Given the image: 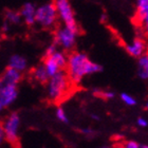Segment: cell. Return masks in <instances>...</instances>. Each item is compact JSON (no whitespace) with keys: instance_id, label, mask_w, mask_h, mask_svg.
Returning a JSON list of instances; mask_svg holds the SVG:
<instances>
[{"instance_id":"cell-1","label":"cell","mask_w":148,"mask_h":148,"mask_svg":"<svg viewBox=\"0 0 148 148\" xmlns=\"http://www.w3.org/2000/svg\"><path fill=\"white\" fill-rule=\"evenodd\" d=\"M67 72L72 84H79L84 77L88 75L99 73L103 70V67L97 62L90 59L86 53L75 51L68 56Z\"/></svg>"},{"instance_id":"cell-2","label":"cell","mask_w":148,"mask_h":148,"mask_svg":"<svg viewBox=\"0 0 148 148\" xmlns=\"http://www.w3.org/2000/svg\"><path fill=\"white\" fill-rule=\"evenodd\" d=\"M72 82L69 78L68 74L62 71L58 74L52 76L47 83V97L51 102H59L68 95L71 90Z\"/></svg>"},{"instance_id":"cell-3","label":"cell","mask_w":148,"mask_h":148,"mask_svg":"<svg viewBox=\"0 0 148 148\" xmlns=\"http://www.w3.org/2000/svg\"><path fill=\"white\" fill-rule=\"evenodd\" d=\"M58 13L55 3L47 2L37 6L36 23L41 28L51 29L56 25L58 20Z\"/></svg>"},{"instance_id":"cell-4","label":"cell","mask_w":148,"mask_h":148,"mask_svg":"<svg viewBox=\"0 0 148 148\" xmlns=\"http://www.w3.org/2000/svg\"><path fill=\"white\" fill-rule=\"evenodd\" d=\"M68 56L69 55H66L64 51L58 50L53 55L49 56V57H45L42 64L49 74L50 78L56 74H58L59 72H62L65 68H67Z\"/></svg>"},{"instance_id":"cell-5","label":"cell","mask_w":148,"mask_h":148,"mask_svg":"<svg viewBox=\"0 0 148 148\" xmlns=\"http://www.w3.org/2000/svg\"><path fill=\"white\" fill-rule=\"evenodd\" d=\"M20 124H21L20 115L17 112H13L4 119L1 129H2L3 133H4V138L8 142L16 143L18 141Z\"/></svg>"},{"instance_id":"cell-6","label":"cell","mask_w":148,"mask_h":148,"mask_svg":"<svg viewBox=\"0 0 148 148\" xmlns=\"http://www.w3.org/2000/svg\"><path fill=\"white\" fill-rule=\"evenodd\" d=\"M78 30L62 25L59 29H57L55 32V43L58 47H60L62 50H72L76 43V38L78 35Z\"/></svg>"},{"instance_id":"cell-7","label":"cell","mask_w":148,"mask_h":148,"mask_svg":"<svg viewBox=\"0 0 148 148\" xmlns=\"http://www.w3.org/2000/svg\"><path fill=\"white\" fill-rule=\"evenodd\" d=\"M54 3H55L56 9H57L58 18L62 20L64 25L79 31L78 25H77L76 19H75L73 8H72L70 1H68V0H57Z\"/></svg>"},{"instance_id":"cell-8","label":"cell","mask_w":148,"mask_h":148,"mask_svg":"<svg viewBox=\"0 0 148 148\" xmlns=\"http://www.w3.org/2000/svg\"><path fill=\"white\" fill-rule=\"evenodd\" d=\"M134 19L148 38V0H138L136 4Z\"/></svg>"},{"instance_id":"cell-9","label":"cell","mask_w":148,"mask_h":148,"mask_svg":"<svg viewBox=\"0 0 148 148\" xmlns=\"http://www.w3.org/2000/svg\"><path fill=\"white\" fill-rule=\"evenodd\" d=\"M18 96L17 86H9L1 85L0 86V109L8 108L15 102Z\"/></svg>"},{"instance_id":"cell-10","label":"cell","mask_w":148,"mask_h":148,"mask_svg":"<svg viewBox=\"0 0 148 148\" xmlns=\"http://www.w3.org/2000/svg\"><path fill=\"white\" fill-rule=\"evenodd\" d=\"M127 53L130 56H132L134 58H140L141 56L146 54V50H147V43L142 37H136L130 42L126 43L125 46Z\"/></svg>"},{"instance_id":"cell-11","label":"cell","mask_w":148,"mask_h":148,"mask_svg":"<svg viewBox=\"0 0 148 148\" xmlns=\"http://www.w3.org/2000/svg\"><path fill=\"white\" fill-rule=\"evenodd\" d=\"M36 11L37 6L32 2H25L22 4L20 9V15L22 17V20L25 25H33L36 23Z\"/></svg>"},{"instance_id":"cell-12","label":"cell","mask_w":148,"mask_h":148,"mask_svg":"<svg viewBox=\"0 0 148 148\" xmlns=\"http://www.w3.org/2000/svg\"><path fill=\"white\" fill-rule=\"evenodd\" d=\"M21 72L17 71L15 69L9 68L6 69L1 74V85H9V86H17L19 82L21 80Z\"/></svg>"},{"instance_id":"cell-13","label":"cell","mask_w":148,"mask_h":148,"mask_svg":"<svg viewBox=\"0 0 148 148\" xmlns=\"http://www.w3.org/2000/svg\"><path fill=\"white\" fill-rule=\"evenodd\" d=\"M8 67L15 69L19 72H22L28 68V60L25 56L20 55V54H17V53L12 54L10 56L9 62H8Z\"/></svg>"},{"instance_id":"cell-14","label":"cell","mask_w":148,"mask_h":148,"mask_svg":"<svg viewBox=\"0 0 148 148\" xmlns=\"http://www.w3.org/2000/svg\"><path fill=\"white\" fill-rule=\"evenodd\" d=\"M136 75L143 80H148V52L138 58L136 62Z\"/></svg>"},{"instance_id":"cell-15","label":"cell","mask_w":148,"mask_h":148,"mask_svg":"<svg viewBox=\"0 0 148 148\" xmlns=\"http://www.w3.org/2000/svg\"><path fill=\"white\" fill-rule=\"evenodd\" d=\"M32 77H33L34 80H36L37 83H40V84H47L50 79L49 74L47 72L43 64H40V65L36 66V67L33 69V71H32Z\"/></svg>"},{"instance_id":"cell-16","label":"cell","mask_w":148,"mask_h":148,"mask_svg":"<svg viewBox=\"0 0 148 148\" xmlns=\"http://www.w3.org/2000/svg\"><path fill=\"white\" fill-rule=\"evenodd\" d=\"M22 20L20 12L14 11V10H6L4 12V21L10 25H18Z\"/></svg>"},{"instance_id":"cell-17","label":"cell","mask_w":148,"mask_h":148,"mask_svg":"<svg viewBox=\"0 0 148 148\" xmlns=\"http://www.w3.org/2000/svg\"><path fill=\"white\" fill-rule=\"evenodd\" d=\"M121 101L127 106H136V99L133 97L132 95H130L129 93H126V92H123L121 93Z\"/></svg>"},{"instance_id":"cell-18","label":"cell","mask_w":148,"mask_h":148,"mask_svg":"<svg viewBox=\"0 0 148 148\" xmlns=\"http://www.w3.org/2000/svg\"><path fill=\"white\" fill-rule=\"evenodd\" d=\"M55 115H56V119L62 123H68L69 122V119H68V115L66 113L65 109L62 108V107H58V108L56 109L55 111Z\"/></svg>"},{"instance_id":"cell-19","label":"cell","mask_w":148,"mask_h":148,"mask_svg":"<svg viewBox=\"0 0 148 148\" xmlns=\"http://www.w3.org/2000/svg\"><path fill=\"white\" fill-rule=\"evenodd\" d=\"M94 92L99 94L102 97H104V99H111L115 96V93H114L113 91H111V90H106V91H99V90H95Z\"/></svg>"},{"instance_id":"cell-20","label":"cell","mask_w":148,"mask_h":148,"mask_svg":"<svg viewBox=\"0 0 148 148\" xmlns=\"http://www.w3.org/2000/svg\"><path fill=\"white\" fill-rule=\"evenodd\" d=\"M58 51V46L56 45L55 42L52 43V45H50L48 46V48L46 49V52H45V57H49V56L53 55L55 52Z\"/></svg>"},{"instance_id":"cell-21","label":"cell","mask_w":148,"mask_h":148,"mask_svg":"<svg viewBox=\"0 0 148 148\" xmlns=\"http://www.w3.org/2000/svg\"><path fill=\"white\" fill-rule=\"evenodd\" d=\"M122 148H142V145H140L136 141L129 140V141H126L122 144Z\"/></svg>"},{"instance_id":"cell-22","label":"cell","mask_w":148,"mask_h":148,"mask_svg":"<svg viewBox=\"0 0 148 148\" xmlns=\"http://www.w3.org/2000/svg\"><path fill=\"white\" fill-rule=\"evenodd\" d=\"M136 124H138V126L141 127V128H146L148 126V121L146 120L145 117H139L138 121H136Z\"/></svg>"},{"instance_id":"cell-23","label":"cell","mask_w":148,"mask_h":148,"mask_svg":"<svg viewBox=\"0 0 148 148\" xmlns=\"http://www.w3.org/2000/svg\"><path fill=\"white\" fill-rule=\"evenodd\" d=\"M80 132L84 133V134H86V136H90V134H92L94 131H93L91 128H84V129L80 130Z\"/></svg>"},{"instance_id":"cell-24","label":"cell","mask_w":148,"mask_h":148,"mask_svg":"<svg viewBox=\"0 0 148 148\" xmlns=\"http://www.w3.org/2000/svg\"><path fill=\"white\" fill-rule=\"evenodd\" d=\"M10 23H8L6 21H3L2 23V27H1V30H2L3 33H6V32L9 31V28H10Z\"/></svg>"},{"instance_id":"cell-25","label":"cell","mask_w":148,"mask_h":148,"mask_svg":"<svg viewBox=\"0 0 148 148\" xmlns=\"http://www.w3.org/2000/svg\"><path fill=\"white\" fill-rule=\"evenodd\" d=\"M99 148H112V147H109V146H103V147H99ZM113 148H122V145H117V146H114Z\"/></svg>"},{"instance_id":"cell-26","label":"cell","mask_w":148,"mask_h":148,"mask_svg":"<svg viewBox=\"0 0 148 148\" xmlns=\"http://www.w3.org/2000/svg\"><path fill=\"white\" fill-rule=\"evenodd\" d=\"M105 19H107V15H106V14H102V15H101V20L104 21Z\"/></svg>"},{"instance_id":"cell-27","label":"cell","mask_w":148,"mask_h":148,"mask_svg":"<svg viewBox=\"0 0 148 148\" xmlns=\"http://www.w3.org/2000/svg\"><path fill=\"white\" fill-rule=\"evenodd\" d=\"M91 117H92L93 120H99V115H96V114H91Z\"/></svg>"},{"instance_id":"cell-28","label":"cell","mask_w":148,"mask_h":148,"mask_svg":"<svg viewBox=\"0 0 148 148\" xmlns=\"http://www.w3.org/2000/svg\"><path fill=\"white\" fill-rule=\"evenodd\" d=\"M142 148H148V145H142Z\"/></svg>"},{"instance_id":"cell-29","label":"cell","mask_w":148,"mask_h":148,"mask_svg":"<svg viewBox=\"0 0 148 148\" xmlns=\"http://www.w3.org/2000/svg\"><path fill=\"white\" fill-rule=\"evenodd\" d=\"M145 107H146V109L148 110V101H147V103H146V105H145Z\"/></svg>"}]
</instances>
